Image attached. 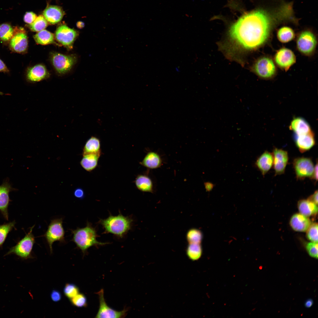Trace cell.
I'll list each match as a JSON object with an SVG mask.
<instances>
[{"mask_svg": "<svg viewBox=\"0 0 318 318\" xmlns=\"http://www.w3.org/2000/svg\"><path fill=\"white\" fill-rule=\"evenodd\" d=\"M293 13L287 4L275 11L258 9L241 16L230 27L226 47L231 52L252 50L263 45L268 39L275 24L292 20Z\"/></svg>", "mask_w": 318, "mask_h": 318, "instance_id": "6da1fadb", "label": "cell"}, {"mask_svg": "<svg viewBox=\"0 0 318 318\" xmlns=\"http://www.w3.org/2000/svg\"><path fill=\"white\" fill-rule=\"evenodd\" d=\"M72 232L73 235L72 240L84 253L92 246L103 245L108 244L97 241L96 231L88 223L85 227L78 228L75 230H72Z\"/></svg>", "mask_w": 318, "mask_h": 318, "instance_id": "7a4b0ae2", "label": "cell"}, {"mask_svg": "<svg viewBox=\"0 0 318 318\" xmlns=\"http://www.w3.org/2000/svg\"><path fill=\"white\" fill-rule=\"evenodd\" d=\"M100 221L106 232L122 238L130 229L132 220L120 214L115 216L110 215Z\"/></svg>", "mask_w": 318, "mask_h": 318, "instance_id": "3957f363", "label": "cell"}, {"mask_svg": "<svg viewBox=\"0 0 318 318\" xmlns=\"http://www.w3.org/2000/svg\"><path fill=\"white\" fill-rule=\"evenodd\" d=\"M34 226H32L24 237L15 246L10 248L4 256L12 254L23 259L30 258L33 246L35 243V238L32 233Z\"/></svg>", "mask_w": 318, "mask_h": 318, "instance_id": "277c9868", "label": "cell"}, {"mask_svg": "<svg viewBox=\"0 0 318 318\" xmlns=\"http://www.w3.org/2000/svg\"><path fill=\"white\" fill-rule=\"evenodd\" d=\"M62 223L63 219L62 218L51 220L44 235L51 253L52 252V246L54 242L58 241L64 243L65 242V232Z\"/></svg>", "mask_w": 318, "mask_h": 318, "instance_id": "5b68a950", "label": "cell"}, {"mask_svg": "<svg viewBox=\"0 0 318 318\" xmlns=\"http://www.w3.org/2000/svg\"><path fill=\"white\" fill-rule=\"evenodd\" d=\"M293 166L297 179L312 178L314 166L310 158L305 157L295 158L293 162Z\"/></svg>", "mask_w": 318, "mask_h": 318, "instance_id": "8992f818", "label": "cell"}, {"mask_svg": "<svg viewBox=\"0 0 318 318\" xmlns=\"http://www.w3.org/2000/svg\"><path fill=\"white\" fill-rule=\"evenodd\" d=\"M51 59L55 69L61 74L69 71L77 60L76 57L73 55H67L56 52L52 53Z\"/></svg>", "mask_w": 318, "mask_h": 318, "instance_id": "52a82bcc", "label": "cell"}, {"mask_svg": "<svg viewBox=\"0 0 318 318\" xmlns=\"http://www.w3.org/2000/svg\"><path fill=\"white\" fill-rule=\"evenodd\" d=\"M253 69L258 76L264 79L272 77L276 71L275 66L273 60L266 57L258 59L254 66Z\"/></svg>", "mask_w": 318, "mask_h": 318, "instance_id": "ba28073f", "label": "cell"}, {"mask_svg": "<svg viewBox=\"0 0 318 318\" xmlns=\"http://www.w3.org/2000/svg\"><path fill=\"white\" fill-rule=\"evenodd\" d=\"M78 34L76 30L63 24L59 26L57 29L55 37L62 44L68 49H71Z\"/></svg>", "mask_w": 318, "mask_h": 318, "instance_id": "9c48e42d", "label": "cell"}, {"mask_svg": "<svg viewBox=\"0 0 318 318\" xmlns=\"http://www.w3.org/2000/svg\"><path fill=\"white\" fill-rule=\"evenodd\" d=\"M317 44L316 38L314 34L309 31L302 32L297 41V46L299 51L303 54L309 55L314 50Z\"/></svg>", "mask_w": 318, "mask_h": 318, "instance_id": "30bf717a", "label": "cell"}, {"mask_svg": "<svg viewBox=\"0 0 318 318\" xmlns=\"http://www.w3.org/2000/svg\"><path fill=\"white\" fill-rule=\"evenodd\" d=\"M13 35L10 40V46L14 52L18 53L26 51L28 46V37L24 29L15 26Z\"/></svg>", "mask_w": 318, "mask_h": 318, "instance_id": "8fae6325", "label": "cell"}, {"mask_svg": "<svg viewBox=\"0 0 318 318\" xmlns=\"http://www.w3.org/2000/svg\"><path fill=\"white\" fill-rule=\"evenodd\" d=\"M99 296V307L95 317L119 318L125 317L127 310L124 309L120 311L114 310L107 305L104 297V290L101 289L97 293Z\"/></svg>", "mask_w": 318, "mask_h": 318, "instance_id": "7c38bea8", "label": "cell"}, {"mask_svg": "<svg viewBox=\"0 0 318 318\" xmlns=\"http://www.w3.org/2000/svg\"><path fill=\"white\" fill-rule=\"evenodd\" d=\"M15 189L8 179H6L0 185V212L6 220H8V208L10 200L9 193Z\"/></svg>", "mask_w": 318, "mask_h": 318, "instance_id": "4fadbf2b", "label": "cell"}, {"mask_svg": "<svg viewBox=\"0 0 318 318\" xmlns=\"http://www.w3.org/2000/svg\"><path fill=\"white\" fill-rule=\"evenodd\" d=\"M275 60L279 67L286 71L295 63L296 57L291 50L286 48H282L276 53Z\"/></svg>", "mask_w": 318, "mask_h": 318, "instance_id": "5bb4252c", "label": "cell"}, {"mask_svg": "<svg viewBox=\"0 0 318 318\" xmlns=\"http://www.w3.org/2000/svg\"><path fill=\"white\" fill-rule=\"evenodd\" d=\"M272 155L273 166L275 175L283 174L289 160L287 152L282 149L275 148L273 150Z\"/></svg>", "mask_w": 318, "mask_h": 318, "instance_id": "9a60e30c", "label": "cell"}, {"mask_svg": "<svg viewBox=\"0 0 318 318\" xmlns=\"http://www.w3.org/2000/svg\"><path fill=\"white\" fill-rule=\"evenodd\" d=\"M294 137L296 145L302 153L309 150L315 145L314 134L313 131L305 134L294 135Z\"/></svg>", "mask_w": 318, "mask_h": 318, "instance_id": "2e32d148", "label": "cell"}, {"mask_svg": "<svg viewBox=\"0 0 318 318\" xmlns=\"http://www.w3.org/2000/svg\"><path fill=\"white\" fill-rule=\"evenodd\" d=\"M311 221L308 217L300 213L294 214L290 220V224L294 231L299 232H305L311 224Z\"/></svg>", "mask_w": 318, "mask_h": 318, "instance_id": "e0dca14e", "label": "cell"}, {"mask_svg": "<svg viewBox=\"0 0 318 318\" xmlns=\"http://www.w3.org/2000/svg\"><path fill=\"white\" fill-rule=\"evenodd\" d=\"M289 127L294 132V135H296L306 134L313 131L308 122L304 118L300 117L294 118Z\"/></svg>", "mask_w": 318, "mask_h": 318, "instance_id": "ac0fdd59", "label": "cell"}, {"mask_svg": "<svg viewBox=\"0 0 318 318\" xmlns=\"http://www.w3.org/2000/svg\"><path fill=\"white\" fill-rule=\"evenodd\" d=\"M43 14L48 22L52 24H55L62 19L64 13L60 7L57 6L50 5L45 9Z\"/></svg>", "mask_w": 318, "mask_h": 318, "instance_id": "d6986e66", "label": "cell"}, {"mask_svg": "<svg viewBox=\"0 0 318 318\" xmlns=\"http://www.w3.org/2000/svg\"><path fill=\"white\" fill-rule=\"evenodd\" d=\"M162 159L157 153L150 151L145 156L140 162L142 165L150 169H155L160 167L162 165Z\"/></svg>", "mask_w": 318, "mask_h": 318, "instance_id": "ffe728a7", "label": "cell"}, {"mask_svg": "<svg viewBox=\"0 0 318 318\" xmlns=\"http://www.w3.org/2000/svg\"><path fill=\"white\" fill-rule=\"evenodd\" d=\"M273 157L272 154L265 151L257 159L256 165L262 174L264 175L273 165Z\"/></svg>", "mask_w": 318, "mask_h": 318, "instance_id": "44dd1931", "label": "cell"}, {"mask_svg": "<svg viewBox=\"0 0 318 318\" xmlns=\"http://www.w3.org/2000/svg\"><path fill=\"white\" fill-rule=\"evenodd\" d=\"M49 75L45 67L41 64L29 68L27 71V78L32 82L41 81L47 77Z\"/></svg>", "mask_w": 318, "mask_h": 318, "instance_id": "7402d4cb", "label": "cell"}, {"mask_svg": "<svg viewBox=\"0 0 318 318\" xmlns=\"http://www.w3.org/2000/svg\"><path fill=\"white\" fill-rule=\"evenodd\" d=\"M137 188L143 192L153 193L154 192L153 183L150 178L146 174H139L134 181Z\"/></svg>", "mask_w": 318, "mask_h": 318, "instance_id": "603a6c76", "label": "cell"}, {"mask_svg": "<svg viewBox=\"0 0 318 318\" xmlns=\"http://www.w3.org/2000/svg\"><path fill=\"white\" fill-rule=\"evenodd\" d=\"M297 206L300 213L307 217L316 215L318 212L317 205L307 199L299 201Z\"/></svg>", "mask_w": 318, "mask_h": 318, "instance_id": "cb8c5ba5", "label": "cell"}, {"mask_svg": "<svg viewBox=\"0 0 318 318\" xmlns=\"http://www.w3.org/2000/svg\"><path fill=\"white\" fill-rule=\"evenodd\" d=\"M101 154H88L83 155V157L80 162L81 165L87 171L93 170L97 165Z\"/></svg>", "mask_w": 318, "mask_h": 318, "instance_id": "d4e9b609", "label": "cell"}, {"mask_svg": "<svg viewBox=\"0 0 318 318\" xmlns=\"http://www.w3.org/2000/svg\"><path fill=\"white\" fill-rule=\"evenodd\" d=\"M97 153H101L100 140L96 137L92 136L85 143L83 155Z\"/></svg>", "mask_w": 318, "mask_h": 318, "instance_id": "484cf974", "label": "cell"}, {"mask_svg": "<svg viewBox=\"0 0 318 318\" xmlns=\"http://www.w3.org/2000/svg\"><path fill=\"white\" fill-rule=\"evenodd\" d=\"M33 37L38 44L47 45L56 43L54 34L44 29L34 35Z\"/></svg>", "mask_w": 318, "mask_h": 318, "instance_id": "4316f807", "label": "cell"}, {"mask_svg": "<svg viewBox=\"0 0 318 318\" xmlns=\"http://www.w3.org/2000/svg\"><path fill=\"white\" fill-rule=\"evenodd\" d=\"M202 252L201 244H188L186 249L187 256L189 259L193 261L199 259L202 256Z\"/></svg>", "mask_w": 318, "mask_h": 318, "instance_id": "83f0119b", "label": "cell"}, {"mask_svg": "<svg viewBox=\"0 0 318 318\" xmlns=\"http://www.w3.org/2000/svg\"><path fill=\"white\" fill-rule=\"evenodd\" d=\"M277 36L278 39L281 42L286 43L294 39V33L291 28L287 26H283L278 30Z\"/></svg>", "mask_w": 318, "mask_h": 318, "instance_id": "f1b7e54d", "label": "cell"}, {"mask_svg": "<svg viewBox=\"0 0 318 318\" xmlns=\"http://www.w3.org/2000/svg\"><path fill=\"white\" fill-rule=\"evenodd\" d=\"M203 238L202 232L197 228H191L186 233V239L188 244H201Z\"/></svg>", "mask_w": 318, "mask_h": 318, "instance_id": "f546056e", "label": "cell"}, {"mask_svg": "<svg viewBox=\"0 0 318 318\" xmlns=\"http://www.w3.org/2000/svg\"><path fill=\"white\" fill-rule=\"evenodd\" d=\"M14 33V28L9 24H0V39L4 42L10 40Z\"/></svg>", "mask_w": 318, "mask_h": 318, "instance_id": "4dcf8cb0", "label": "cell"}, {"mask_svg": "<svg viewBox=\"0 0 318 318\" xmlns=\"http://www.w3.org/2000/svg\"><path fill=\"white\" fill-rule=\"evenodd\" d=\"M48 25V22L44 16L40 15L32 24L29 25V27L31 30L38 32L44 29Z\"/></svg>", "mask_w": 318, "mask_h": 318, "instance_id": "1f68e13d", "label": "cell"}, {"mask_svg": "<svg viewBox=\"0 0 318 318\" xmlns=\"http://www.w3.org/2000/svg\"><path fill=\"white\" fill-rule=\"evenodd\" d=\"M15 224L14 221L0 225V247H2L8 234L14 228Z\"/></svg>", "mask_w": 318, "mask_h": 318, "instance_id": "d6a6232c", "label": "cell"}, {"mask_svg": "<svg viewBox=\"0 0 318 318\" xmlns=\"http://www.w3.org/2000/svg\"><path fill=\"white\" fill-rule=\"evenodd\" d=\"M318 224L312 223L307 230V238L311 242L318 243Z\"/></svg>", "mask_w": 318, "mask_h": 318, "instance_id": "836d02e7", "label": "cell"}, {"mask_svg": "<svg viewBox=\"0 0 318 318\" xmlns=\"http://www.w3.org/2000/svg\"><path fill=\"white\" fill-rule=\"evenodd\" d=\"M78 288L72 283L67 284L64 288V293L65 296L70 299L79 293Z\"/></svg>", "mask_w": 318, "mask_h": 318, "instance_id": "e575fe53", "label": "cell"}, {"mask_svg": "<svg viewBox=\"0 0 318 318\" xmlns=\"http://www.w3.org/2000/svg\"><path fill=\"white\" fill-rule=\"evenodd\" d=\"M70 299L72 304L75 306L82 307L87 306L86 298L84 295L82 294L79 293Z\"/></svg>", "mask_w": 318, "mask_h": 318, "instance_id": "d590c367", "label": "cell"}, {"mask_svg": "<svg viewBox=\"0 0 318 318\" xmlns=\"http://www.w3.org/2000/svg\"><path fill=\"white\" fill-rule=\"evenodd\" d=\"M318 243L311 242L307 243L306 245V250L311 257L318 259Z\"/></svg>", "mask_w": 318, "mask_h": 318, "instance_id": "8d00e7d4", "label": "cell"}, {"mask_svg": "<svg viewBox=\"0 0 318 318\" xmlns=\"http://www.w3.org/2000/svg\"><path fill=\"white\" fill-rule=\"evenodd\" d=\"M37 15L32 12H26L24 18V21L29 24H32L37 18Z\"/></svg>", "mask_w": 318, "mask_h": 318, "instance_id": "74e56055", "label": "cell"}, {"mask_svg": "<svg viewBox=\"0 0 318 318\" xmlns=\"http://www.w3.org/2000/svg\"><path fill=\"white\" fill-rule=\"evenodd\" d=\"M52 300L54 302L59 301L61 299L62 296L60 292L58 290H53L50 294Z\"/></svg>", "mask_w": 318, "mask_h": 318, "instance_id": "f35d334b", "label": "cell"}, {"mask_svg": "<svg viewBox=\"0 0 318 318\" xmlns=\"http://www.w3.org/2000/svg\"><path fill=\"white\" fill-rule=\"evenodd\" d=\"M74 195L77 198L82 199L85 197V193L82 189L77 188L74 191Z\"/></svg>", "mask_w": 318, "mask_h": 318, "instance_id": "ab89813d", "label": "cell"}, {"mask_svg": "<svg viewBox=\"0 0 318 318\" xmlns=\"http://www.w3.org/2000/svg\"><path fill=\"white\" fill-rule=\"evenodd\" d=\"M308 200L318 205V191H315L313 194L310 196L307 199Z\"/></svg>", "mask_w": 318, "mask_h": 318, "instance_id": "60d3db41", "label": "cell"}, {"mask_svg": "<svg viewBox=\"0 0 318 318\" xmlns=\"http://www.w3.org/2000/svg\"><path fill=\"white\" fill-rule=\"evenodd\" d=\"M0 72H8L9 70L4 62L0 59Z\"/></svg>", "mask_w": 318, "mask_h": 318, "instance_id": "b9f144b4", "label": "cell"}, {"mask_svg": "<svg viewBox=\"0 0 318 318\" xmlns=\"http://www.w3.org/2000/svg\"><path fill=\"white\" fill-rule=\"evenodd\" d=\"M314 180L317 181L318 180V164L317 162V164L314 166V171L312 178Z\"/></svg>", "mask_w": 318, "mask_h": 318, "instance_id": "7bdbcfd3", "label": "cell"}, {"mask_svg": "<svg viewBox=\"0 0 318 318\" xmlns=\"http://www.w3.org/2000/svg\"><path fill=\"white\" fill-rule=\"evenodd\" d=\"M313 304V300L311 299H309L306 301L304 304V305L306 307L309 308L311 307L312 306Z\"/></svg>", "mask_w": 318, "mask_h": 318, "instance_id": "ee69618b", "label": "cell"}, {"mask_svg": "<svg viewBox=\"0 0 318 318\" xmlns=\"http://www.w3.org/2000/svg\"><path fill=\"white\" fill-rule=\"evenodd\" d=\"M77 26V27L80 29H82L85 26V23L81 21H78L76 24Z\"/></svg>", "mask_w": 318, "mask_h": 318, "instance_id": "f6af8a7d", "label": "cell"}, {"mask_svg": "<svg viewBox=\"0 0 318 318\" xmlns=\"http://www.w3.org/2000/svg\"><path fill=\"white\" fill-rule=\"evenodd\" d=\"M205 186L206 189L208 191H209L211 190L213 187L212 184H210V183H207L205 184Z\"/></svg>", "mask_w": 318, "mask_h": 318, "instance_id": "bcb514c9", "label": "cell"}]
</instances>
